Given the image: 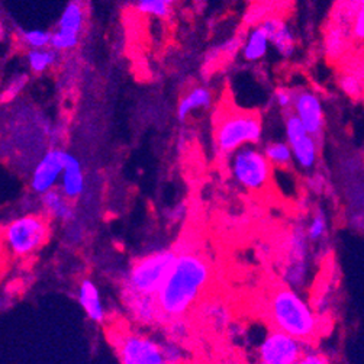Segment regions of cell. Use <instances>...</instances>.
<instances>
[{
  "instance_id": "cell-1",
  "label": "cell",
  "mask_w": 364,
  "mask_h": 364,
  "mask_svg": "<svg viewBox=\"0 0 364 364\" xmlns=\"http://www.w3.org/2000/svg\"><path fill=\"white\" fill-rule=\"evenodd\" d=\"M210 277V264L202 254L178 252L156 296L161 318L173 321L189 314L203 296Z\"/></svg>"
},
{
  "instance_id": "cell-2",
  "label": "cell",
  "mask_w": 364,
  "mask_h": 364,
  "mask_svg": "<svg viewBox=\"0 0 364 364\" xmlns=\"http://www.w3.org/2000/svg\"><path fill=\"white\" fill-rule=\"evenodd\" d=\"M267 314L273 330L305 344L318 336V314L299 290L289 286L276 287L267 302Z\"/></svg>"
},
{
  "instance_id": "cell-3",
  "label": "cell",
  "mask_w": 364,
  "mask_h": 364,
  "mask_svg": "<svg viewBox=\"0 0 364 364\" xmlns=\"http://www.w3.org/2000/svg\"><path fill=\"white\" fill-rule=\"evenodd\" d=\"M263 119L256 112L223 109L213 125L215 151L221 157H231L235 151L259 145L263 141Z\"/></svg>"
},
{
  "instance_id": "cell-4",
  "label": "cell",
  "mask_w": 364,
  "mask_h": 364,
  "mask_svg": "<svg viewBox=\"0 0 364 364\" xmlns=\"http://www.w3.org/2000/svg\"><path fill=\"white\" fill-rule=\"evenodd\" d=\"M176 256L171 250H159L135 260L124 279L122 292L156 298Z\"/></svg>"
},
{
  "instance_id": "cell-5",
  "label": "cell",
  "mask_w": 364,
  "mask_h": 364,
  "mask_svg": "<svg viewBox=\"0 0 364 364\" xmlns=\"http://www.w3.org/2000/svg\"><path fill=\"white\" fill-rule=\"evenodd\" d=\"M5 247L14 257L26 259L38 252L51 237V225L44 213H26L15 218L2 231Z\"/></svg>"
},
{
  "instance_id": "cell-6",
  "label": "cell",
  "mask_w": 364,
  "mask_h": 364,
  "mask_svg": "<svg viewBox=\"0 0 364 364\" xmlns=\"http://www.w3.org/2000/svg\"><path fill=\"white\" fill-rule=\"evenodd\" d=\"M230 173L235 183L247 192H264L273 178V167L257 145H250L230 157Z\"/></svg>"
},
{
  "instance_id": "cell-7",
  "label": "cell",
  "mask_w": 364,
  "mask_h": 364,
  "mask_svg": "<svg viewBox=\"0 0 364 364\" xmlns=\"http://www.w3.org/2000/svg\"><path fill=\"white\" fill-rule=\"evenodd\" d=\"M311 242L306 237L305 225L296 224L286 240L284 260L282 267V280L284 286L295 290L306 289L312 276Z\"/></svg>"
},
{
  "instance_id": "cell-8",
  "label": "cell",
  "mask_w": 364,
  "mask_h": 364,
  "mask_svg": "<svg viewBox=\"0 0 364 364\" xmlns=\"http://www.w3.org/2000/svg\"><path fill=\"white\" fill-rule=\"evenodd\" d=\"M121 364H168L163 344L154 338L129 330L115 331L111 336Z\"/></svg>"
},
{
  "instance_id": "cell-9",
  "label": "cell",
  "mask_w": 364,
  "mask_h": 364,
  "mask_svg": "<svg viewBox=\"0 0 364 364\" xmlns=\"http://www.w3.org/2000/svg\"><path fill=\"white\" fill-rule=\"evenodd\" d=\"M284 141L294 156V164L305 173L315 171L321 159V142L315 139L295 117L294 112L283 114Z\"/></svg>"
},
{
  "instance_id": "cell-10",
  "label": "cell",
  "mask_w": 364,
  "mask_h": 364,
  "mask_svg": "<svg viewBox=\"0 0 364 364\" xmlns=\"http://www.w3.org/2000/svg\"><path fill=\"white\" fill-rule=\"evenodd\" d=\"M305 350V343L282 331L272 330L257 347V360L259 364H298Z\"/></svg>"
},
{
  "instance_id": "cell-11",
  "label": "cell",
  "mask_w": 364,
  "mask_h": 364,
  "mask_svg": "<svg viewBox=\"0 0 364 364\" xmlns=\"http://www.w3.org/2000/svg\"><path fill=\"white\" fill-rule=\"evenodd\" d=\"M85 26V8L80 0H70L65 5L58 23L51 31V48L67 53L77 48Z\"/></svg>"
},
{
  "instance_id": "cell-12",
  "label": "cell",
  "mask_w": 364,
  "mask_h": 364,
  "mask_svg": "<svg viewBox=\"0 0 364 364\" xmlns=\"http://www.w3.org/2000/svg\"><path fill=\"white\" fill-rule=\"evenodd\" d=\"M67 156L68 151L63 149H50L36 161L29 178V188L35 195L43 196L58 188Z\"/></svg>"
},
{
  "instance_id": "cell-13",
  "label": "cell",
  "mask_w": 364,
  "mask_h": 364,
  "mask_svg": "<svg viewBox=\"0 0 364 364\" xmlns=\"http://www.w3.org/2000/svg\"><path fill=\"white\" fill-rule=\"evenodd\" d=\"M292 112L304 128L319 142H322L326 128L322 97L309 87H296Z\"/></svg>"
},
{
  "instance_id": "cell-14",
  "label": "cell",
  "mask_w": 364,
  "mask_h": 364,
  "mask_svg": "<svg viewBox=\"0 0 364 364\" xmlns=\"http://www.w3.org/2000/svg\"><path fill=\"white\" fill-rule=\"evenodd\" d=\"M262 26L267 32L270 46L282 58H292L296 53V35L280 16H269L262 22Z\"/></svg>"
},
{
  "instance_id": "cell-15",
  "label": "cell",
  "mask_w": 364,
  "mask_h": 364,
  "mask_svg": "<svg viewBox=\"0 0 364 364\" xmlns=\"http://www.w3.org/2000/svg\"><path fill=\"white\" fill-rule=\"evenodd\" d=\"M351 43V28L331 21L330 25L325 28L322 40V51L325 58L331 63L343 60L348 53Z\"/></svg>"
},
{
  "instance_id": "cell-16",
  "label": "cell",
  "mask_w": 364,
  "mask_h": 364,
  "mask_svg": "<svg viewBox=\"0 0 364 364\" xmlns=\"http://www.w3.org/2000/svg\"><path fill=\"white\" fill-rule=\"evenodd\" d=\"M58 189L73 202L77 200L86 191V176L83 166L75 154L68 153L67 156L65 168L61 176Z\"/></svg>"
},
{
  "instance_id": "cell-17",
  "label": "cell",
  "mask_w": 364,
  "mask_h": 364,
  "mask_svg": "<svg viewBox=\"0 0 364 364\" xmlns=\"http://www.w3.org/2000/svg\"><path fill=\"white\" fill-rule=\"evenodd\" d=\"M122 301L129 315L142 325H151L161 319L157 299L153 296L122 292Z\"/></svg>"
},
{
  "instance_id": "cell-18",
  "label": "cell",
  "mask_w": 364,
  "mask_h": 364,
  "mask_svg": "<svg viewBox=\"0 0 364 364\" xmlns=\"http://www.w3.org/2000/svg\"><path fill=\"white\" fill-rule=\"evenodd\" d=\"M270 48V41L267 32L262 26V23L254 25L248 29L241 44V57L245 63L256 64L266 58Z\"/></svg>"
},
{
  "instance_id": "cell-19",
  "label": "cell",
  "mask_w": 364,
  "mask_h": 364,
  "mask_svg": "<svg viewBox=\"0 0 364 364\" xmlns=\"http://www.w3.org/2000/svg\"><path fill=\"white\" fill-rule=\"evenodd\" d=\"M41 198V206L44 210V215H47L51 220L71 224L76 218V209L75 202L70 200L58 188L54 191H50L48 193L40 196Z\"/></svg>"
},
{
  "instance_id": "cell-20",
  "label": "cell",
  "mask_w": 364,
  "mask_h": 364,
  "mask_svg": "<svg viewBox=\"0 0 364 364\" xmlns=\"http://www.w3.org/2000/svg\"><path fill=\"white\" fill-rule=\"evenodd\" d=\"M213 103V92L206 86L192 87L186 95L181 96L177 103L176 115L180 122H185L193 112L205 111Z\"/></svg>"
},
{
  "instance_id": "cell-21",
  "label": "cell",
  "mask_w": 364,
  "mask_h": 364,
  "mask_svg": "<svg viewBox=\"0 0 364 364\" xmlns=\"http://www.w3.org/2000/svg\"><path fill=\"white\" fill-rule=\"evenodd\" d=\"M79 304L86 312L87 318L93 321L95 323H102L106 319V312L105 306L102 302L100 296V290L99 287L93 283L90 279L82 280L79 286V292H77Z\"/></svg>"
},
{
  "instance_id": "cell-22",
  "label": "cell",
  "mask_w": 364,
  "mask_h": 364,
  "mask_svg": "<svg viewBox=\"0 0 364 364\" xmlns=\"http://www.w3.org/2000/svg\"><path fill=\"white\" fill-rule=\"evenodd\" d=\"M263 154L269 160L273 168L286 170L294 164L292 150L284 139H269L263 144Z\"/></svg>"
},
{
  "instance_id": "cell-23",
  "label": "cell",
  "mask_w": 364,
  "mask_h": 364,
  "mask_svg": "<svg viewBox=\"0 0 364 364\" xmlns=\"http://www.w3.org/2000/svg\"><path fill=\"white\" fill-rule=\"evenodd\" d=\"M60 53L48 48L41 50H28L26 53V64L33 75H44L58 63Z\"/></svg>"
},
{
  "instance_id": "cell-24",
  "label": "cell",
  "mask_w": 364,
  "mask_h": 364,
  "mask_svg": "<svg viewBox=\"0 0 364 364\" xmlns=\"http://www.w3.org/2000/svg\"><path fill=\"white\" fill-rule=\"evenodd\" d=\"M305 231L311 244H319L328 237L330 223L326 212L322 208L315 209V212L309 218L308 224L305 225Z\"/></svg>"
},
{
  "instance_id": "cell-25",
  "label": "cell",
  "mask_w": 364,
  "mask_h": 364,
  "mask_svg": "<svg viewBox=\"0 0 364 364\" xmlns=\"http://www.w3.org/2000/svg\"><path fill=\"white\" fill-rule=\"evenodd\" d=\"M21 43L28 50H41L51 46V32L46 29H25L19 35Z\"/></svg>"
},
{
  "instance_id": "cell-26",
  "label": "cell",
  "mask_w": 364,
  "mask_h": 364,
  "mask_svg": "<svg viewBox=\"0 0 364 364\" xmlns=\"http://www.w3.org/2000/svg\"><path fill=\"white\" fill-rule=\"evenodd\" d=\"M338 87L350 99H360L363 96V82L354 71L343 73L338 77Z\"/></svg>"
},
{
  "instance_id": "cell-27",
  "label": "cell",
  "mask_w": 364,
  "mask_h": 364,
  "mask_svg": "<svg viewBox=\"0 0 364 364\" xmlns=\"http://www.w3.org/2000/svg\"><path fill=\"white\" fill-rule=\"evenodd\" d=\"M135 8L142 15H150L159 19H164L170 15V6L163 0H136Z\"/></svg>"
},
{
  "instance_id": "cell-28",
  "label": "cell",
  "mask_w": 364,
  "mask_h": 364,
  "mask_svg": "<svg viewBox=\"0 0 364 364\" xmlns=\"http://www.w3.org/2000/svg\"><path fill=\"white\" fill-rule=\"evenodd\" d=\"M203 312H205V319L215 326H227L230 321V314L223 304H209L203 305Z\"/></svg>"
},
{
  "instance_id": "cell-29",
  "label": "cell",
  "mask_w": 364,
  "mask_h": 364,
  "mask_svg": "<svg viewBox=\"0 0 364 364\" xmlns=\"http://www.w3.org/2000/svg\"><path fill=\"white\" fill-rule=\"evenodd\" d=\"M295 93H296V89L287 87V86H280V87L274 89L273 102L276 103V106L283 114L292 112L294 102H295Z\"/></svg>"
},
{
  "instance_id": "cell-30",
  "label": "cell",
  "mask_w": 364,
  "mask_h": 364,
  "mask_svg": "<svg viewBox=\"0 0 364 364\" xmlns=\"http://www.w3.org/2000/svg\"><path fill=\"white\" fill-rule=\"evenodd\" d=\"M351 38L355 43H364V2L357 5L351 22Z\"/></svg>"
},
{
  "instance_id": "cell-31",
  "label": "cell",
  "mask_w": 364,
  "mask_h": 364,
  "mask_svg": "<svg viewBox=\"0 0 364 364\" xmlns=\"http://www.w3.org/2000/svg\"><path fill=\"white\" fill-rule=\"evenodd\" d=\"M298 364H333V363L325 354L316 350H305Z\"/></svg>"
},
{
  "instance_id": "cell-32",
  "label": "cell",
  "mask_w": 364,
  "mask_h": 364,
  "mask_svg": "<svg viewBox=\"0 0 364 364\" xmlns=\"http://www.w3.org/2000/svg\"><path fill=\"white\" fill-rule=\"evenodd\" d=\"M163 351L168 364H178V361L181 360V353L173 341L168 344H163Z\"/></svg>"
},
{
  "instance_id": "cell-33",
  "label": "cell",
  "mask_w": 364,
  "mask_h": 364,
  "mask_svg": "<svg viewBox=\"0 0 364 364\" xmlns=\"http://www.w3.org/2000/svg\"><path fill=\"white\" fill-rule=\"evenodd\" d=\"M348 224H350V227H351L355 232L364 235V210L351 212Z\"/></svg>"
},
{
  "instance_id": "cell-34",
  "label": "cell",
  "mask_w": 364,
  "mask_h": 364,
  "mask_svg": "<svg viewBox=\"0 0 364 364\" xmlns=\"http://www.w3.org/2000/svg\"><path fill=\"white\" fill-rule=\"evenodd\" d=\"M323 185H325V177L321 176L319 173H315L311 178H309V188L312 192L315 193H321L323 191Z\"/></svg>"
},
{
  "instance_id": "cell-35",
  "label": "cell",
  "mask_w": 364,
  "mask_h": 364,
  "mask_svg": "<svg viewBox=\"0 0 364 364\" xmlns=\"http://www.w3.org/2000/svg\"><path fill=\"white\" fill-rule=\"evenodd\" d=\"M6 254H8V250H6V247H5V241H4L2 232H0V272L4 270L5 260H6Z\"/></svg>"
},
{
  "instance_id": "cell-36",
  "label": "cell",
  "mask_w": 364,
  "mask_h": 364,
  "mask_svg": "<svg viewBox=\"0 0 364 364\" xmlns=\"http://www.w3.org/2000/svg\"><path fill=\"white\" fill-rule=\"evenodd\" d=\"M163 2L171 8V6H173V5L177 2V0H163Z\"/></svg>"
},
{
  "instance_id": "cell-37",
  "label": "cell",
  "mask_w": 364,
  "mask_h": 364,
  "mask_svg": "<svg viewBox=\"0 0 364 364\" xmlns=\"http://www.w3.org/2000/svg\"><path fill=\"white\" fill-rule=\"evenodd\" d=\"M350 2H353L354 5H360V4L364 2V0H350Z\"/></svg>"
},
{
  "instance_id": "cell-38",
  "label": "cell",
  "mask_w": 364,
  "mask_h": 364,
  "mask_svg": "<svg viewBox=\"0 0 364 364\" xmlns=\"http://www.w3.org/2000/svg\"><path fill=\"white\" fill-rule=\"evenodd\" d=\"M247 2H248V0H247Z\"/></svg>"
},
{
  "instance_id": "cell-39",
  "label": "cell",
  "mask_w": 364,
  "mask_h": 364,
  "mask_svg": "<svg viewBox=\"0 0 364 364\" xmlns=\"http://www.w3.org/2000/svg\"><path fill=\"white\" fill-rule=\"evenodd\" d=\"M340 2H341V0H340Z\"/></svg>"
}]
</instances>
